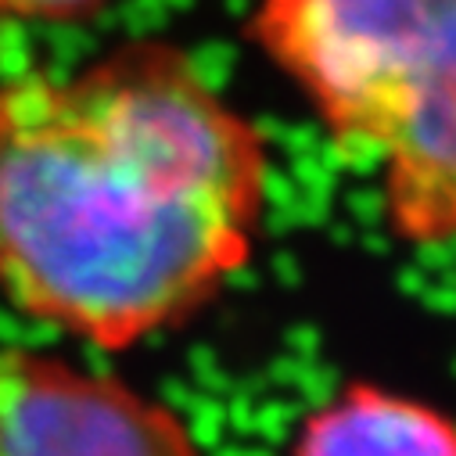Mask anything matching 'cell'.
<instances>
[{"label": "cell", "instance_id": "cell-4", "mask_svg": "<svg viewBox=\"0 0 456 456\" xmlns=\"http://www.w3.org/2000/svg\"><path fill=\"white\" fill-rule=\"evenodd\" d=\"M288 456H456V417L417 395L349 381L298 420Z\"/></svg>", "mask_w": 456, "mask_h": 456}, {"label": "cell", "instance_id": "cell-1", "mask_svg": "<svg viewBox=\"0 0 456 456\" xmlns=\"http://www.w3.org/2000/svg\"><path fill=\"white\" fill-rule=\"evenodd\" d=\"M263 130L162 40L0 79V298L101 353L198 316L252 259Z\"/></svg>", "mask_w": 456, "mask_h": 456}, {"label": "cell", "instance_id": "cell-3", "mask_svg": "<svg viewBox=\"0 0 456 456\" xmlns=\"http://www.w3.org/2000/svg\"><path fill=\"white\" fill-rule=\"evenodd\" d=\"M0 456H205L187 417L123 378L0 346Z\"/></svg>", "mask_w": 456, "mask_h": 456}, {"label": "cell", "instance_id": "cell-5", "mask_svg": "<svg viewBox=\"0 0 456 456\" xmlns=\"http://www.w3.org/2000/svg\"><path fill=\"white\" fill-rule=\"evenodd\" d=\"M119 0H0V19H26V22H76L90 19Z\"/></svg>", "mask_w": 456, "mask_h": 456}, {"label": "cell", "instance_id": "cell-2", "mask_svg": "<svg viewBox=\"0 0 456 456\" xmlns=\"http://www.w3.org/2000/svg\"><path fill=\"white\" fill-rule=\"evenodd\" d=\"M248 37L334 151L374 169L388 231L456 241V0H259Z\"/></svg>", "mask_w": 456, "mask_h": 456}]
</instances>
